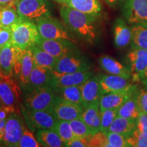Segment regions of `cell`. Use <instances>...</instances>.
Wrapping results in <instances>:
<instances>
[{
	"label": "cell",
	"instance_id": "obj_29",
	"mask_svg": "<svg viewBox=\"0 0 147 147\" xmlns=\"http://www.w3.org/2000/svg\"><path fill=\"white\" fill-rule=\"evenodd\" d=\"M56 95L64 100L82 106L81 85L53 89ZM83 107V106H82Z\"/></svg>",
	"mask_w": 147,
	"mask_h": 147
},
{
	"label": "cell",
	"instance_id": "obj_35",
	"mask_svg": "<svg viewBox=\"0 0 147 147\" xmlns=\"http://www.w3.org/2000/svg\"><path fill=\"white\" fill-rule=\"evenodd\" d=\"M42 146L38 139L35 137L34 132L28 128L24 127L23 133L20 140L18 147H40Z\"/></svg>",
	"mask_w": 147,
	"mask_h": 147
},
{
	"label": "cell",
	"instance_id": "obj_24",
	"mask_svg": "<svg viewBox=\"0 0 147 147\" xmlns=\"http://www.w3.org/2000/svg\"><path fill=\"white\" fill-rule=\"evenodd\" d=\"M136 121L117 116L110 125L108 131L115 132L128 138L136 129Z\"/></svg>",
	"mask_w": 147,
	"mask_h": 147
},
{
	"label": "cell",
	"instance_id": "obj_9",
	"mask_svg": "<svg viewBox=\"0 0 147 147\" xmlns=\"http://www.w3.org/2000/svg\"><path fill=\"white\" fill-rule=\"evenodd\" d=\"M22 113L32 129H53L57 119L49 110H32L22 106Z\"/></svg>",
	"mask_w": 147,
	"mask_h": 147
},
{
	"label": "cell",
	"instance_id": "obj_16",
	"mask_svg": "<svg viewBox=\"0 0 147 147\" xmlns=\"http://www.w3.org/2000/svg\"><path fill=\"white\" fill-rule=\"evenodd\" d=\"M136 91V86L133 85L129 89L124 90V91L110 92V93L102 95L99 102L100 111L107 109L119 108Z\"/></svg>",
	"mask_w": 147,
	"mask_h": 147
},
{
	"label": "cell",
	"instance_id": "obj_25",
	"mask_svg": "<svg viewBox=\"0 0 147 147\" xmlns=\"http://www.w3.org/2000/svg\"><path fill=\"white\" fill-rule=\"evenodd\" d=\"M34 66V59L31 49L24 51L21 62V68L18 74L22 86L26 88L28 85L29 78Z\"/></svg>",
	"mask_w": 147,
	"mask_h": 147
},
{
	"label": "cell",
	"instance_id": "obj_2",
	"mask_svg": "<svg viewBox=\"0 0 147 147\" xmlns=\"http://www.w3.org/2000/svg\"><path fill=\"white\" fill-rule=\"evenodd\" d=\"M11 29L12 45L23 51L28 50L37 45L40 38L36 24L30 20L20 18Z\"/></svg>",
	"mask_w": 147,
	"mask_h": 147
},
{
	"label": "cell",
	"instance_id": "obj_10",
	"mask_svg": "<svg viewBox=\"0 0 147 147\" xmlns=\"http://www.w3.org/2000/svg\"><path fill=\"white\" fill-rule=\"evenodd\" d=\"M122 13L128 23L147 24V0H123Z\"/></svg>",
	"mask_w": 147,
	"mask_h": 147
},
{
	"label": "cell",
	"instance_id": "obj_38",
	"mask_svg": "<svg viewBox=\"0 0 147 147\" xmlns=\"http://www.w3.org/2000/svg\"><path fill=\"white\" fill-rule=\"evenodd\" d=\"M89 146L91 147H108L106 134L98 131L92 135L89 139Z\"/></svg>",
	"mask_w": 147,
	"mask_h": 147
},
{
	"label": "cell",
	"instance_id": "obj_45",
	"mask_svg": "<svg viewBox=\"0 0 147 147\" xmlns=\"http://www.w3.org/2000/svg\"><path fill=\"white\" fill-rule=\"evenodd\" d=\"M140 82L143 84L145 88L147 89V67L143 72L142 76L140 77Z\"/></svg>",
	"mask_w": 147,
	"mask_h": 147
},
{
	"label": "cell",
	"instance_id": "obj_13",
	"mask_svg": "<svg viewBox=\"0 0 147 147\" xmlns=\"http://www.w3.org/2000/svg\"><path fill=\"white\" fill-rule=\"evenodd\" d=\"M92 76L93 74L89 70L80 71L65 74H58L54 72V75L50 83V87L53 89H55L72 86H80L84 83Z\"/></svg>",
	"mask_w": 147,
	"mask_h": 147
},
{
	"label": "cell",
	"instance_id": "obj_27",
	"mask_svg": "<svg viewBox=\"0 0 147 147\" xmlns=\"http://www.w3.org/2000/svg\"><path fill=\"white\" fill-rule=\"evenodd\" d=\"M30 49L32 51L35 64L48 67L53 71L54 70L58 61L57 58L40 49L37 45L32 47Z\"/></svg>",
	"mask_w": 147,
	"mask_h": 147
},
{
	"label": "cell",
	"instance_id": "obj_47",
	"mask_svg": "<svg viewBox=\"0 0 147 147\" xmlns=\"http://www.w3.org/2000/svg\"><path fill=\"white\" fill-rule=\"evenodd\" d=\"M3 76H4V75L3 74V73L1 72V70H0V81H1V80H2V78H3Z\"/></svg>",
	"mask_w": 147,
	"mask_h": 147
},
{
	"label": "cell",
	"instance_id": "obj_34",
	"mask_svg": "<svg viewBox=\"0 0 147 147\" xmlns=\"http://www.w3.org/2000/svg\"><path fill=\"white\" fill-rule=\"evenodd\" d=\"M117 110L118 108H114V109H107L100 111V131L105 134L108 131V129H109L110 125L117 118Z\"/></svg>",
	"mask_w": 147,
	"mask_h": 147
},
{
	"label": "cell",
	"instance_id": "obj_28",
	"mask_svg": "<svg viewBox=\"0 0 147 147\" xmlns=\"http://www.w3.org/2000/svg\"><path fill=\"white\" fill-rule=\"evenodd\" d=\"M37 139L42 146L62 147L65 143L56 131L53 129H38L37 131Z\"/></svg>",
	"mask_w": 147,
	"mask_h": 147
},
{
	"label": "cell",
	"instance_id": "obj_48",
	"mask_svg": "<svg viewBox=\"0 0 147 147\" xmlns=\"http://www.w3.org/2000/svg\"><path fill=\"white\" fill-rule=\"evenodd\" d=\"M1 5H0V8H1Z\"/></svg>",
	"mask_w": 147,
	"mask_h": 147
},
{
	"label": "cell",
	"instance_id": "obj_40",
	"mask_svg": "<svg viewBox=\"0 0 147 147\" xmlns=\"http://www.w3.org/2000/svg\"><path fill=\"white\" fill-rule=\"evenodd\" d=\"M137 101L140 112L147 114V90L138 91Z\"/></svg>",
	"mask_w": 147,
	"mask_h": 147
},
{
	"label": "cell",
	"instance_id": "obj_5",
	"mask_svg": "<svg viewBox=\"0 0 147 147\" xmlns=\"http://www.w3.org/2000/svg\"><path fill=\"white\" fill-rule=\"evenodd\" d=\"M16 8L22 19L34 20L51 15L50 6L47 0H18Z\"/></svg>",
	"mask_w": 147,
	"mask_h": 147
},
{
	"label": "cell",
	"instance_id": "obj_20",
	"mask_svg": "<svg viewBox=\"0 0 147 147\" xmlns=\"http://www.w3.org/2000/svg\"><path fill=\"white\" fill-rule=\"evenodd\" d=\"M54 72L48 67L40 66L34 63V68L29 78V81L25 90L30 91L35 88L50 86Z\"/></svg>",
	"mask_w": 147,
	"mask_h": 147
},
{
	"label": "cell",
	"instance_id": "obj_46",
	"mask_svg": "<svg viewBox=\"0 0 147 147\" xmlns=\"http://www.w3.org/2000/svg\"><path fill=\"white\" fill-rule=\"evenodd\" d=\"M106 1L109 3V4H113V3H115L117 1V0H106Z\"/></svg>",
	"mask_w": 147,
	"mask_h": 147
},
{
	"label": "cell",
	"instance_id": "obj_37",
	"mask_svg": "<svg viewBox=\"0 0 147 147\" xmlns=\"http://www.w3.org/2000/svg\"><path fill=\"white\" fill-rule=\"evenodd\" d=\"M108 147H129L127 138L121 134L108 131L106 133Z\"/></svg>",
	"mask_w": 147,
	"mask_h": 147
},
{
	"label": "cell",
	"instance_id": "obj_30",
	"mask_svg": "<svg viewBox=\"0 0 147 147\" xmlns=\"http://www.w3.org/2000/svg\"><path fill=\"white\" fill-rule=\"evenodd\" d=\"M131 42L135 47L147 50V24L138 23L131 27Z\"/></svg>",
	"mask_w": 147,
	"mask_h": 147
},
{
	"label": "cell",
	"instance_id": "obj_4",
	"mask_svg": "<svg viewBox=\"0 0 147 147\" xmlns=\"http://www.w3.org/2000/svg\"><path fill=\"white\" fill-rule=\"evenodd\" d=\"M56 93L50 86L35 88L27 91L24 100L25 107L32 110H52Z\"/></svg>",
	"mask_w": 147,
	"mask_h": 147
},
{
	"label": "cell",
	"instance_id": "obj_7",
	"mask_svg": "<svg viewBox=\"0 0 147 147\" xmlns=\"http://www.w3.org/2000/svg\"><path fill=\"white\" fill-rule=\"evenodd\" d=\"M24 51L13 45L7 46L0 50V70L5 76L18 75Z\"/></svg>",
	"mask_w": 147,
	"mask_h": 147
},
{
	"label": "cell",
	"instance_id": "obj_36",
	"mask_svg": "<svg viewBox=\"0 0 147 147\" xmlns=\"http://www.w3.org/2000/svg\"><path fill=\"white\" fill-rule=\"evenodd\" d=\"M127 140L131 147H147V134L140 131L137 127L130 136L127 138Z\"/></svg>",
	"mask_w": 147,
	"mask_h": 147
},
{
	"label": "cell",
	"instance_id": "obj_15",
	"mask_svg": "<svg viewBox=\"0 0 147 147\" xmlns=\"http://www.w3.org/2000/svg\"><path fill=\"white\" fill-rule=\"evenodd\" d=\"M37 46L59 59L74 50L72 42L66 40L45 39L40 36Z\"/></svg>",
	"mask_w": 147,
	"mask_h": 147
},
{
	"label": "cell",
	"instance_id": "obj_43",
	"mask_svg": "<svg viewBox=\"0 0 147 147\" xmlns=\"http://www.w3.org/2000/svg\"><path fill=\"white\" fill-rule=\"evenodd\" d=\"M7 119L0 118V143L3 142L5 134V125Z\"/></svg>",
	"mask_w": 147,
	"mask_h": 147
},
{
	"label": "cell",
	"instance_id": "obj_32",
	"mask_svg": "<svg viewBox=\"0 0 147 147\" xmlns=\"http://www.w3.org/2000/svg\"><path fill=\"white\" fill-rule=\"evenodd\" d=\"M53 130L58 134L65 144L75 138L69 122L67 121L57 119Z\"/></svg>",
	"mask_w": 147,
	"mask_h": 147
},
{
	"label": "cell",
	"instance_id": "obj_17",
	"mask_svg": "<svg viewBox=\"0 0 147 147\" xmlns=\"http://www.w3.org/2000/svg\"><path fill=\"white\" fill-rule=\"evenodd\" d=\"M102 95L110 92L121 91L133 86L130 78L113 74H101L99 76Z\"/></svg>",
	"mask_w": 147,
	"mask_h": 147
},
{
	"label": "cell",
	"instance_id": "obj_14",
	"mask_svg": "<svg viewBox=\"0 0 147 147\" xmlns=\"http://www.w3.org/2000/svg\"><path fill=\"white\" fill-rule=\"evenodd\" d=\"M134 81H140V77L147 67V50L133 47L127 56Z\"/></svg>",
	"mask_w": 147,
	"mask_h": 147
},
{
	"label": "cell",
	"instance_id": "obj_1",
	"mask_svg": "<svg viewBox=\"0 0 147 147\" xmlns=\"http://www.w3.org/2000/svg\"><path fill=\"white\" fill-rule=\"evenodd\" d=\"M60 15L65 25L72 32L90 42L95 40L97 16L85 14L65 5L61 7Z\"/></svg>",
	"mask_w": 147,
	"mask_h": 147
},
{
	"label": "cell",
	"instance_id": "obj_33",
	"mask_svg": "<svg viewBox=\"0 0 147 147\" xmlns=\"http://www.w3.org/2000/svg\"><path fill=\"white\" fill-rule=\"evenodd\" d=\"M69 122L75 137L89 138L93 135L91 129L82 120L81 118L74 119Z\"/></svg>",
	"mask_w": 147,
	"mask_h": 147
},
{
	"label": "cell",
	"instance_id": "obj_26",
	"mask_svg": "<svg viewBox=\"0 0 147 147\" xmlns=\"http://www.w3.org/2000/svg\"><path fill=\"white\" fill-rule=\"evenodd\" d=\"M137 92L128 98L117 110V116L137 120L140 113L137 101Z\"/></svg>",
	"mask_w": 147,
	"mask_h": 147
},
{
	"label": "cell",
	"instance_id": "obj_18",
	"mask_svg": "<svg viewBox=\"0 0 147 147\" xmlns=\"http://www.w3.org/2000/svg\"><path fill=\"white\" fill-rule=\"evenodd\" d=\"M82 106L84 109L88 106L100 101L102 93L101 91L99 76H92L81 85Z\"/></svg>",
	"mask_w": 147,
	"mask_h": 147
},
{
	"label": "cell",
	"instance_id": "obj_8",
	"mask_svg": "<svg viewBox=\"0 0 147 147\" xmlns=\"http://www.w3.org/2000/svg\"><path fill=\"white\" fill-rule=\"evenodd\" d=\"M40 36L45 39L66 40L74 42L62 25L51 15L40 18L36 21Z\"/></svg>",
	"mask_w": 147,
	"mask_h": 147
},
{
	"label": "cell",
	"instance_id": "obj_6",
	"mask_svg": "<svg viewBox=\"0 0 147 147\" xmlns=\"http://www.w3.org/2000/svg\"><path fill=\"white\" fill-rule=\"evenodd\" d=\"M91 69V65L84 57L74 49L58 59L57 63L53 71L58 74H71L80 71H87Z\"/></svg>",
	"mask_w": 147,
	"mask_h": 147
},
{
	"label": "cell",
	"instance_id": "obj_41",
	"mask_svg": "<svg viewBox=\"0 0 147 147\" xmlns=\"http://www.w3.org/2000/svg\"><path fill=\"white\" fill-rule=\"evenodd\" d=\"M90 138V137H89ZM89 138L75 137L73 140L65 144L67 147H87L89 146Z\"/></svg>",
	"mask_w": 147,
	"mask_h": 147
},
{
	"label": "cell",
	"instance_id": "obj_42",
	"mask_svg": "<svg viewBox=\"0 0 147 147\" xmlns=\"http://www.w3.org/2000/svg\"><path fill=\"white\" fill-rule=\"evenodd\" d=\"M136 127L140 131L147 134V114L140 112L136 121Z\"/></svg>",
	"mask_w": 147,
	"mask_h": 147
},
{
	"label": "cell",
	"instance_id": "obj_21",
	"mask_svg": "<svg viewBox=\"0 0 147 147\" xmlns=\"http://www.w3.org/2000/svg\"><path fill=\"white\" fill-rule=\"evenodd\" d=\"M131 42V27L123 18H118L114 23V43L117 49H123Z\"/></svg>",
	"mask_w": 147,
	"mask_h": 147
},
{
	"label": "cell",
	"instance_id": "obj_22",
	"mask_svg": "<svg viewBox=\"0 0 147 147\" xmlns=\"http://www.w3.org/2000/svg\"><path fill=\"white\" fill-rule=\"evenodd\" d=\"M99 64L102 69L109 74L117 75L128 78L131 77V71L129 69L109 55H102L99 58Z\"/></svg>",
	"mask_w": 147,
	"mask_h": 147
},
{
	"label": "cell",
	"instance_id": "obj_12",
	"mask_svg": "<svg viewBox=\"0 0 147 147\" xmlns=\"http://www.w3.org/2000/svg\"><path fill=\"white\" fill-rule=\"evenodd\" d=\"M25 127L23 119L18 113L9 115L5 125L3 142L7 146H18Z\"/></svg>",
	"mask_w": 147,
	"mask_h": 147
},
{
	"label": "cell",
	"instance_id": "obj_11",
	"mask_svg": "<svg viewBox=\"0 0 147 147\" xmlns=\"http://www.w3.org/2000/svg\"><path fill=\"white\" fill-rule=\"evenodd\" d=\"M84 108L56 95L51 112L57 119L70 121L82 117Z\"/></svg>",
	"mask_w": 147,
	"mask_h": 147
},
{
	"label": "cell",
	"instance_id": "obj_39",
	"mask_svg": "<svg viewBox=\"0 0 147 147\" xmlns=\"http://www.w3.org/2000/svg\"><path fill=\"white\" fill-rule=\"evenodd\" d=\"M12 45V29L0 27V50Z\"/></svg>",
	"mask_w": 147,
	"mask_h": 147
},
{
	"label": "cell",
	"instance_id": "obj_31",
	"mask_svg": "<svg viewBox=\"0 0 147 147\" xmlns=\"http://www.w3.org/2000/svg\"><path fill=\"white\" fill-rule=\"evenodd\" d=\"M19 18L16 5H1L0 8V27L11 28Z\"/></svg>",
	"mask_w": 147,
	"mask_h": 147
},
{
	"label": "cell",
	"instance_id": "obj_23",
	"mask_svg": "<svg viewBox=\"0 0 147 147\" xmlns=\"http://www.w3.org/2000/svg\"><path fill=\"white\" fill-rule=\"evenodd\" d=\"M99 102L100 101L92 103L84 108L82 117H80L91 129L93 134L100 131L101 117Z\"/></svg>",
	"mask_w": 147,
	"mask_h": 147
},
{
	"label": "cell",
	"instance_id": "obj_19",
	"mask_svg": "<svg viewBox=\"0 0 147 147\" xmlns=\"http://www.w3.org/2000/svg\"><path fill=\"white\" fill-rule=\"evenodd\" d=\"M62 5L69 7L85 14L98 16L101 14L102 6L99 0H54Z\"/></svg>",
	"mask_w": 147,
	"mask_h": 147
},
{
	"label": "cell",
	"instance_id": "obj_3",
	"mask_svg": "<svg viewBox=\"0 0 147 147\" xmlns=\"http://www.w3.org/2000/svg\"><path fill=\"white\" fill-rule=\"evenodd\" d=\"M21 89L12 77L3 76L0 81V104L10 113L20 114Z\"/></svg>",
	"mask_w": 147,
	"mask_h": 147
},
{
	"label": "cell",
	"instance_id": "obj_44",
	"mask_svg": "<svg viewBox=\"0 0 147 147\" xmlns=\"http://www.w3.org/2000/svg\"><path fill=\"white\" fill-rule=\"evenodd\" d=\"M18 0H0V5L2 6L5 5H10V6H14L16 5V3Z\"/></svg>",
	"mask_w": 147,
	"mask_h": 147
}]
</instances>
